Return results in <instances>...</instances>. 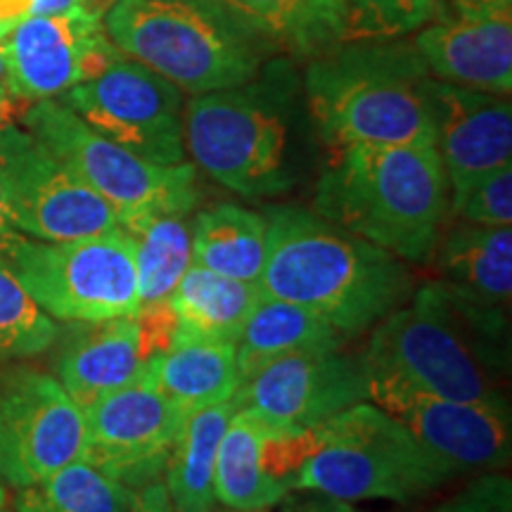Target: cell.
<instances>
[{
	"label": "cell",
	"mask_w": 512,
	"mask_h": 512,
	"mask_svg": "<svg viewBox=\"0 0 512 512\" xmlns=\"http://www.w3.org/2000/svg\"><path fill=\"white\" fill-rule=\"evenodd\" d=\"M3 266L53 320L98 323L138 313L136 238L124 228L57 242L22 235Z\"/></svg>",
	"instance_id": "cell-9"
},
{
	"label": "cell",
	"mask_w": 512,
	"mask_h": 512,
	"mask_svg": "<svg viewBox=\"0 0 512 512\" xmlns=\"http://www.w3.org/2000/svg\"><path fill=\"white\" fill-rule=\"evenodd\" d=\"M83 420V460L136 491L162 482L183 415L159 389L155 358L131 384L83 408Z\"/></svg>",
	"instance_id": "cell-14"
},
{
	"label": "cell",
	"mask_w": 512,
	"mask_h": 512,
	"mask_svg": "<svg viewBox=\"0 0 512 512\" xmlns=\"http://www.w3.org/2000/svg\"><path fill=\"white\" fill-rule=\"evenodd\" d=\"M273 53L313 57L344 43L347 0H214Z\"/></svg>",
	"instance_id": "cell-21"
},
{
	"label": "cell",
	"mask_w": 512,
	"mask_h": 512,
	"mask_svg": "<svg viewBox=\"0 0 512 512\" xmlns=\"http://www.w3.org/2000/svg\"><path fill=\"white\" fill-rule=\"evenodd\" d=\"M451 5H482V3H512V0H448Z\"/></svg>",
	"instance_id": "cell-41"
},
{
	"label": "cell",
	"mask_w": 512,
	"mask_h": 512,
	"mask_svg": "<svg viewBox=\"0 0 512 512\" xmlns=\"http://www.w3.org/2000/svg\"><path fill=\"white\" fill-rule=\"evenodd\" d=\"M155 375L159 389L183 418L233 401L240 389L235 344L221 339L176 335L171 347L155 358Z\"/></svg>",
	"instance_id": "cell-23"
},
{
	"label": "cell",
	"mask_w": 512,
	"mask_h": 512,
	"mask_svg": "<svg viewBox=\"0 0 512 512\" xmlns=\"http://www.w3.org/2000/svg\"><path fill=\"white\" fill-rule=\"evenodd\" d=\"M19 240H22V233L10 221L8 209H5L3 202V192H0V264H5V259H8Z\"/></svg>",
	"instance_id": "cell-38"
},
{
	"label": "cell",
	"mask_w": 512,
	"mask_h": 512,
	"mask_svg": "<svg viewBox=\"0 0 512 512\" xmlns=\"http://www.w3.org/2000/svg\"><path fill=\"white\" fill-rule=\"evenodd\" d=\"M95 8L93 0H34L31 5V17H53L67 15V12Z\"/></svg>",
	"instance_id": "cell-37"
},
{
	"label": "cell",
	"mask_w": 512,
	"mask_h": 512,
	"mask_svg": "<svg viewBox=\"0 0 512 512\" xmlns=\"http://www.w3.org/2000/svg\"><path fill=\"white\" fill-rule=\"evenodd\" d=\"M34 0H0V41L31 17Z\"/></svg>",
	"instance_id": "cell-35"
},
{
	"label": "cell",
	"mask_w": 512,
	"mask_h": 512,
	"mask_svg": "<svg viewBox=\"0 0 512 512\" xmlns=\"http://www.w3.org/2000/svg\"><path fill=\"white\" fill-rule=\"evenodd\" d=\"M235 411L238 403L233 399L183 418L164 470V486L174 512H214L216 456Z\"/></svg>",
	"instance_id": "cell-24"
},
{
	"label": "cell",
	"mask_w": 512,
	"mask_h": 512,
	"mask_svg": "<svg viewBox=\"0 0 512 512\" xmlns=\"http://www.w3.org/2000/svg\"><path fill=\"white\" fill-rule=\"evenodd\" d=\"M437 283L463 302L486 311L510 313L512 228L460 221L441 230L427 261Z\"/></svg>",
	"instance_id": "cell-20"
},
{
	"label": "cell",
	"mask_w": 512,
	"mask_h": 512,
	"mask_svg": "<svg viewBox=\"0 0 512 512\" xmlns=\"http://www.w3.org/2000/svg\"><path fill=\"white\" fill-rule=\"evenodd\" d=\"M261 290L318 313L347 339L373 330L413 297L406 261L347 233L318 211L278 204L266 211Z\"/></svg>",
	"instance_id": "cell-1"
},
{
	"label": "cell",
	"mask_w": 512,
	"mask_h": 512,
	"mask_svg": "<svg viewBox=\"0 0 512 512\" xmlns=\"http://www.w3.org/2000/svg\"><path fill=\"white\" fill-rule=\"evenodd\" d=\"M363 401H368L366 358L344 347L278 358L242 382L235 394L238 408L294 427H318Z\"/></svg>",
	"instance_id": "cell-16"
},
{
	"label": "cell",
	"mask_w": 512,
	"mask_h": 512,
	"mask_svg": "<svg viewBox=\"0 0 512 512\" xmlns=\"http://www.w3.org/2000/svg\"><path fill=\"white\" fill-rule=\"evenodd\" d=\"M0 192L10 221L34 240H72L121 228L110 204L24 126H0Z\"/></svg>",
	"instance_id": "cell-10"
},
{
	"label": "cell",
	"mask_w": 512,
	"mask_h": 512,
	"mask_svg": "<svg viewBox=\"0 0 512 512\" xmlns=\"http://www.w3.org/2000/svg\"><path fill=\"white\" fill-rule=\"evenodd\" d=\"M105 138L155 164L188 162L183 91L131 57L121 55L91 81L60 98Z\"/></svg>",
	"instance_id": "cell-11"
},
{
	"label": "cell",
	"mask_w": 512,
	"mask_h": 512,
	"mask_svg": "<svg viewBox=\"0 0 512 512\" xmlns=\"http://www.w3.org/2000/svg\"><path fill=\"white\" fill-rule=\"evenodd\" d=\"M192 264L259 283L266 264V216L233 202L211 204L190 219Z\"/></svg>",
	"instance_id": "cell-25"
},
{
	"label": "cell",
	"mask_w": 512,
	"mask_h": 512,
	"mask_svg": "<svg viewBox=\"0 0 512 512\" xmlns=\"http://www.w3.org/2000/svg\"><path fill=\"white\" fill-rule=\"evenodd\" d=\"M434 131L441 164L453 192L512 164L510 95L477 91L434 79Z\"/></svg>",
	"instance_id": "cell-18"
},
{
	"label": "cell",
	"mask_w": 512,
	"mask_h": 512,
	"mask_svg": "<svg viewBox=\"0 0 512 512\" xmlns=\"http://www.w3.org/2000/svg\"><path fill=\"white\" fill-rule=\"evenodd\" d=\"M434 76L411 43L344 41L306 67V105L320 140L347 145H432Z\"/></svg>",
	"instance_id": "cell-4"
},
{
	"label": "cell",
	"mask_w": 512,
	"mask_h": 512,
	"mask_svg": "<svg viewBox=\"0 0 512 512\" xmlns=\"http://www.w3.org/2000/svg\"><path fill=\"white\" fill-rule=\"evenodd\" d=\"M0 86H8V60H5L3 41H0Z\"/></svg>",
	"instance_id": "cell-40"
},
{
	"label": "cell",
	"mask_w": 512,
	"mask_h": 512,
	"mask_svg": "<svg viewBox=\"0 0 512 512\" xmlns=\"http://www.w3.org/2000/svg\"><path fill=\"white\" fill-rule=\"evenodd\" d=\"M261 294L259 283H245L192 264L169 297L176 335L235 344Z\"/></svg>",
	"instance_id": "cell-26"
},
{
	"label": "cell",
	"mask_w": 512,
	"mask_h": 512,
	"mask_svg": "<svg viewBox=\"0 0 512 512\" xmlns=\"http://www.w3.org/2000/svg\"><path fill=\"white\" fill-rule=\"evenodd\" d=\"M510 313L463 302L437 280L373 328L366 366L444 399L510 408Z\"/></svg>",
	"instance_id": "cell-2"
},
{
	"label": "cell",
	"mask_w": 512,
	"mask_h": 512,
	"mask_svg": "<svg viewBox=\"0 0 512 512\" xmlns=\"http://www.w3.org/2000/svg\"><path fill=\"white\" fill-rule=\"evenodd\" d=\"M368 401L399 420L453 477L498 472L510 463V408L444 399L370 368Z\"/></svg>",
	"instance_id": "cell-13"
},
{
	"label": "cell",
	"mask_w": 512,
	"mask_h": 512,
	"mask_svg": "<svg viewBox=\"0 0 512 512\" xmlns=\"http://www.w3.org/2000/svg\"><path fill=\"white\" fill-rule=\"evenodd\" d=\"M102 24L121 53L190 95L242 86L273 55L214 0H112Z\"/></svg>",
	"instance_id": "cell-6"
},
{
	"label": "cell",
	"mask_w": 512,
	"mask_h": 512,
	"mask_svg": "<svg viewBox=\"0 0 512 512\" xmlns=\"http://www.w3.org/2000/svg\"><path fill=\"white\" fill-rule=\"evenodd\" d=\"M434 512H512V482L501 472H484Z\"/></svg>",
	"instance_id": "cell-33"
},
{
	"label": "cell",
	"mask_w": 512,
	"mask_h": 512,
	"mask_svg": "<svg viewBox=\"0 0 512 512\" xmlns=\"http://www.w3.org/2000/svg\"><path fill=\"white\" fill-rule=\"evenodd\" d=\"M347 342L349 339L318 313L285 302V299L261 294L235 339L240 384L278 358L297 354V351L337 349Z\"/></svg>",
	"instance_id": "cell-22"
},
{
	"label": "cell",
	"mask_w": 512,
	"mask_h": 512,
	"mask_svg": "<svg viewBox=\"0 0 512 512\" xmlns=\"http://www.w3.org/2000/svg\"><path fill=\"white\" fill-rule=\"evenodd\" d=\"M0 512H12V510H8V508H0Z\"/></svg>",
	"instance_id": "cell-44"
},
{
	"label": "cell",
	"mask_w": 512,
	"mask_h": 512,
	"mask_svg": "<svg viewBox=\"0 0 512 512\" xmlns=\"http://www.w3.org/2000/svg\"><path fill=\"white\" fill-rule=\"evenodd\" d=\"M512 3L451 5L415 38V50L434 79L510 95Z\"/></svg>",
	"instance_id": "cell-17"
},
{
	"label": "cell",
	"mask_w": 512,
	"mask_h": 512,
	"mask_svg": "<svg viewBox=\"0 0 512 512\" xmlns=\"http://www.w3.org/2000/svg\"><path fill=\"white\" fill-rule=\"evenodd\" d=\"M306 496H285L283 510L280 512H361L347 501H337V498L313 494V491H304Z\"/></svg>",
	"instance_id": "cell-34"
},
{
	"label": "cell",
	"mask_w": 512,
	"mask_h": 512,
	"mask_svg": "<svg viewBox=\"0 0 512 512\" xmlns=\"http://www.w3.org/2000/svg\"><path fill=\"white\" fill-rule=\"evenodd\" d=\"M10 503V491H8V484L0 479V508H8Z\"/></svg>",
	"instance_id": "cell-42"
},
{
	"label": "cell",
	"mask_w": 512,
	"mask_h": 512,
	"mask_svg": "<svg viewBox=\"0 0 512 512\" xmlns=\"http://www.w3.org/2000/svg\"><path fill=\"white\" fill-rule=\"evenodd\" d=\"M17 102H22V100H17L15 95L8 91V86H0V126L8 124V121L12 119V114L17 112Z\"/></svg>",
	"instance_id": "cell-39"
},
{
	"label": "cell",
	"mask_w": 512,
	"mask_h": 512,
	"mask_svg": "<svg viewBox=\"0 0 512 512\" xmlns=\"http://www.w3.org/2000/svg\"><path fill=\"white\" fill-rule=\"evenodd\" d=\"M266 420L249 408H238L223 432L216 456L214 496L230 510H266L287 496L264 470Z\"/></svg>",
	"instance_id": "cell-27"
},
{
	"label": "cell",
	"mask_w": 512,
	"mask_h": 512,
	"mask_svg": "<svg viewBox=\"0 0 512 512\" xmlns=\"http://www.w3.org/2000/svg\"><path fill=\"white\" fill-rule=\"evenodd\" d=\"M437 15V0H347L344 41H389L413 34Z\"/></svg>",
	"instance_id": "cell-31"
},
{
	"label": "cell",
	"mask_w": 512,
	"mask_h": 512,
	"mask_svg": "<svg viewBox=\"0 0 512 512\" xmlns=\"http://www.w3.org/2000/svg\"><path fill=\"white\" fill-rule=\"evenodd\" d=\"M233 512H240V510H233ZM245 512H261V510H245Z\"/></svg>",
	"instance_id": "cell-43"
},
{
	"label": "cell",
	"mask_w": 512,
	"mask_h": 512,
	"mask_svg": "<svg viewBox=\"0 0 512 512\" xmlns=\"http://www.w3.org/2000/svg\"><path fill=\"white\" fill-rule=\"evenodd\" d=\"M138 491L76 460L41 482L15 489L12 512H133Z\"/></svg>",
	"instance_id": "cell-28"
},
{
	"label": "cell",
	"mask_w": 512,
	"mask_h": 512,
	"mask_svg": "<svg viewBox=\"0 0 512 512\" xmlns=\"http://www.w3.org/2000/svg\"><path fill=\"white\" fill-rule=\"evenodd\" d=\"M448 178L432 145L335 147L313 211L406 264H427L448 216Z\"/></svg>",
	"instance_id": "cell-3"
},
{
	"label": "cell",
	"mask_w": 512,
	"mask_h": 512,
	"mask_svg": "<svg viewBox=\"0 0 512 512\" xmlns=\"http://www.w3.org/2000/svg\"><path fill=\"white\" fill-rule=\"evenodd\" d=\"M133 512H174L164 482L147 484L143 489H138V503Z\"/></svg>",
	"instance_id": "cell-36"
},
{
	"label": "cell",
	"mask_w": 512,
	"mask_h": 512,
	"mask_svg": "<svg viewBox=\"0 0 512 512\" xmlns=\"http://www.w3.org/2000/svg\"><path fill=\"white\" fill-rule=\"evenodd\" d=\"M448 209L460 221L477 226H510L512 223V164L491 171L467 188L453 192Z\"/></svg>",
	"instance_id": "cell-32"
},
{
	"label": "cell",
	"mask_w": 512,
	"mask_h": 512,
	"mask_svg": "<svg viewBox=\"0 0 512 512\" xmlns=\"http://www.w3.org/2000/svg\"><path fill=\"white\" fill-rule=\"evenodd\" d=\"M22 126L110 204L128 233L152 216L190 214L200 202L195 164L147 162L88 126L62 100L31 102Z\"/></svg>",
	"instance_id": "cell-8"
},
{
	"label": "cell",
	"mask_w": 512,
	"mask_h": 512,
	"mask_svg": "<svg viewBox=\"0 0 512 512\" xmlns=\"http://www.w3.org/2000/svg\"><path fill=\"white\" fill-rule=\"evenodd\" d=\"M297 79L285 60H271L242 86L192 95L183 138L192 164L247 200L290 192L299 181L294 155Z\"/></svg>",
	"instance_id": "cell-5"
},
{
	"label": "cell",
	"mask_w": 512,
	"mask_h": 512,
	"mask_svg": "<svg viewBox=\"0 0 512 512\" xmlns=\"http://www.w3.org/2000/svg\"><path fill=\"white\" fill-rule=\"evenodd\" d=\"M453 472L399 420L363 401L318 425V448L306 460L297 491L337 501L408 503L432 494Z\"/></svg>",
	"instance_id": "cell-7"
},
{
	"label": "cell",
	"mask_w": 512,
	"mask_h": 512,
	"mask_svg": "<svg viewBox=\"0 0 512 512\" xmlns=\"http://www.w3.org/2000/svg\"><path fill=\"white\" fill-rule=\"evenodd\" d=\"M147 356L136 316L72 323L55 356V380L81 411L143 373Z\"/></svg>",
	"instance_id": "cell-19"
},
{
	"label": "cell",
	"mask_w": 512,
	"mask_h": 512,
	"mask_svg": "<svg viewBox=\"0 0 512 512\" xmlns=\"http://www.w3.org/2000/svg\"><path fill=\"white\" fill-rule=\"evenodd\" d=\"M60 328L0 264V368L31 361L55 347Z\"/></svg>",
	"instance_id": "cell-30"
},
{
	"label": "cell",
	"mask_w": 512,
	"mask_h": 512,
	"mask_svg": "<svg viewBox=\"0 0 512 512\" xmlns=\"http://www.w3.org/2000/svg\"><path fill=\"white\" fill-rule=\"evenodd\" d=\"M83 456V411L55 375L15 363L5 366L0 373V479L22 489Z\"/></svg>",
	"instance_id": "cell-12"
},
{
	"label": "cell",
	"mask_w": 512,
	"mask_h": 512,
	"mask_svg": "<svg viewBox=\"0 0 512 512\" xmlns=\"http://www.w3.org/2000/svg\"><path fill=\"white\" fill-rule=\"evenodd\" d=\"M136 238L138 311L169 302L192 266L188 214H159L131 230Z\"/></svg>",
	"instance_id": "cell-29"
},
{
	"label": "cell",
	"mask_w": 512,
	"mask_h": 512,
	"mask_svg": "<svg viewBox=\"0 0 512 512\" xmlns=\"http://www.w3.org/2000/svg\"><path fill=\"white\" fill-rule=\"evenodd\" d=\"M93 3H98V0H93Z\"/></svg>",
	"instance_id": "cell-45"
},
{
	"label": "cell",
	"mask_w": 512,
	"mask_h": 512,
	"mask_svg": "<svg viewBox=\"0 0 512 512\" xmlns=\"http://www.w3.org/2000/svg\"><path fill=\"white\" fill-rule=\"evenodd\" d=\"M8 91L22 102L60 98L117 62L98 8L53 17H29L3 38Z\"/></svg>",
	"instance_id": "cell-15"
}]
</instances>
